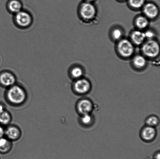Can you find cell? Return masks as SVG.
I'll return each mask as SVG.
<instances>
[{
	"label": "cell",
	"instance_id": "cell-13",
	"mask_svg": "<svg viewBox=\"0 0 160 159\" xmlns=\"http://www.w3.org/2000/svg\"><path fill=\"white\" fill-rule=\"evenodd\" d=\"M9 12L14 15L22 9V4L19 0H10L7 4Z\"/></svg>",
	"mask_w": 160,
	"mask_h": 159
},
{
	"label": "cell",
	"instance_id": "cell-18",
	"mask_svg": "<svg viewBox=\"0 0 160 159\" xmlns=\"http://www.w3.org/2000/svg\"><path fill=\"white\" fill-rule=\"evenodd\" d=\"M70 74L73 79H77L81 78L83 76V71L82 69L79 67H75L70 70Z\"/></svg>",
	"mask_w": 160,
	"mask_h": 159
},
{
	"label": "cell",
	"instance_id": "cell-5",
	"mask_svg": "<svg viewBox=\"0 0 160 159\" xmlns=\"http://www.w3.org/2000/svg\"><path fill=\"white\" fill-rule=\"evenodd\" d=\"M117 48L120 55L124 57H131L134 52V47L132 43L126 39L120 40L118 45Z\"/></svg>",
	"mask_w": 160,
	"mask_h": 159
},
{
	"label": "cell",
	"instance_id": "cell-2",
	"mask_svg": "<svg viewBox=\"0 0 160 159\" xmlns=\"http://www.w3.org/2000/svg\"><path fill=\"white\" fill-rule=\"evenodd\" d=\"M31 14L26 11L22 10L14 15V21L18 27L26 29L29 27L32 22Z\"/></svg>",
	"mask_w": 160,
	"mask_h": 159
},
{
	"label": "cell",
	"instance_id": "cell-21",
	"mask_svg": "<svg viewBox=\"0 0 160 159\" xmlns=\"http://www.w3.org/2000/svg\"><path fill=\"white\" fill-rule=\"evenodd\" d=\"M144 0H129L130 5L135 9H139L143 6Z\"/></svg>",
	"mask_w": 160,
	"mask_h": 159
},
{
	"label": "cell",
	"instance_id": "cell-9",
	"mask_svg": "<svg viewBox=\"0 0 160 159\" xmlns=\"http://www.w3.org/2000/svg\"><path fill=\"white\" fill-rule=\"evenodd\" d=\"M77 110L81 115L90 114L93 108L92 101L88 99H82L77 104Z\"/></svg>",
	"mask_w": 160,
	"mask_h": 159
},
{
	"label": "cell",
	"instance_id": "cell-3",
	"mask_svg": "<svg viewBox=\"0 0 160 159\" xmlns=\"http://www.w3.org/2000/svg\"><path fill=\"white\" fill-rule=\"evenodd\" d=\"M142 51L146 57L153 58L156 57L159 54V45L155 40H149L142 45Z\"/></svg>",
	"mask_w": 160,
	"mask_h": 159
},
{
	"label": "cell",
	"instance_id": "cell-23",
	"mask_svg": "<svg viewBox=\"0 0 160 159\" xmlns=\"http://www.w3.org/2000/svg\"><path fill=\"white\" fill-rule=\"evenodd\" d=\"M145 33L146 39H148V40H152L154 36V32L151 30H148L146 31Z\"/></svg>",
	"mask_w": 160,
	"mask_h": 159
},
{
	"label": "cell",
	"instance_id": "cell-15",
	"mask_svg": "<svg viewBox=\"0 0 160 159\" xmlns=\"http://www.w3.org/2000/svg\"><path fill=\"white\" fill-rule=\"evenodd\" d=\"M12 120L11 113L6 110L0 112V124L3 126H8Z\"/></svg>",
	"mask_w": 160,
	"mask_h": 159
},
{
	"label": "cell",
	"instance_id": "cell-28",
	"mask_svg": "<svg viewBox=\"0 0 160 159\" xmlns=\"http://www.w3.org/2000/svg\"><path fill=\"white\" fill-rule=\"evenodd\" d=\"M121 1H124V0H121Z\"/></svg>",
	"mask_w": 160,
	"mask_h": 159
},
{
	"label": "cell",
	"instance_id": "cell-24",
	"mask_svg": "<svg viewBox=\"0 0 160 159\" xmlns=\"http://www.w3.org/2000/svg\"><path fill=\"white\" fill-rule=\"evenodd\" d=\"M5 129L3 126L0 124V138L4 137Z\"/></svg>",
	"mask_w": 160,
	"mask_h": 159
},
{
	"label": "cell",
	"instance_id": "cell-14",
	"mask_svg": "<svg viewBox=\"0 0 160 159\" xmlns=\"http://www.w3.org/2000/svg\"><path fill=\"white\" fill-rule=\"evenodd\" d=\"M131 38L133 43L136 45L142 44L146 38L144 32L139 30H135L131 34Z\"/></svg>",
	"mask_w": 160,
	"mask_h": 159
},
{
	"label": "cell",
	"instance_id": "cell-8",
	"mask_svg": "<svg viewBox=\"0 0 160 159\" xmlns=\"http://www.w3.org/2000/svg\"><path fill=\"white\" fill-rule=\"evenodd\" d=\"M21 136V130L17 126L9 124L5 129L4 136L11 141H18Z\"/></svg>",
	"mask_w": 160,
	"mask_h": 159
},
{
	"label": "cell",
	"instance_id": "cell-25",
	"mask_svg": "<svg viewBox=\"0 0 160 159\" xmlns=\"http://www.w3.org/2000/svg\"><path fill=\"white\" fill-rule=\"evenodd\" d=\"M153 159H160V152H158L155 153L153 157Z\"/></svg>",
	"mask_w": 160,
	"mask_h": 159
},
{
	"label": "cell",
	"instance_id": "cell-6",
	"mask_svg": "<svg viewBox=\"0 0 160 159\" xmlns=\"http://www.w3.org/2000/svg\"><path fill=\"white\" fill-rule=\"evenodd\" d=\"M16 77L15 74L8 71L2 72L0 74V85L7 88L16 83Z\"/></svg>",
	"mask_w": 160,
	"mask_h": 159
},
{
	"label": "cell",
	"instance_id": "cell-17",
	"mask_svg": "<svg viewBox=\"0 0 160 159\" xmlns=\"http://www.w3.org/2000/svg\"><path fill=\"white\" fill-rule=\"evenodd\" d=\"M94 121L93 117L90 114L81 115L80 121L82 125L89 127L92 125Z\"/></svg>",
	"mask_w": 160,
	"mask_h": 159
},
{
	"label": "cell",
	"instance_id": "cell-12",
	"mask_svg": "<svg viewBox=\"0 0 160 159\" xmlns=\"http://www.w3.org/2000/svg\"><path fill=\"white\" fill-rule=\"evenodd\" d=\"M12 142L5 137L0 138V154L5 155L12 150Z\"/></svg>",
	"mask_w": 160,
	"mask_h": 159
},
{
	"label": "cell",
	"instance_id": "cell-16",
	"mask_svg": "<svg viewBox=\"0 0 160 159\" xmlns=\"http://www.w3.org/2000/svg\"><path fill=\"white\" fill-rule=\"evenodd\" d=\"M133 63L137 68H143L146 64V59L143 56L138 55L135 57L133 59Z\"/></svg>",
	"mask_w": 160,
	"mask_h": 159
},
{
	"label": "cell",
	"instance_id": "cell-20",
	"mask_svg": "<svg viewBox=\"0 0 160 159\" xmlns=\"http://www.w3.org/2000/svg\"><path fill=\"white\" fill-rule=\"evenodd\" d=\"M159 118L156 116H149L146 120L145 123L147 126L155 127L159 124Z\"/></svg>",
	"mask_w": 160,
	"mask_h": 159
},
{
	"label": "cell",
	"instance_id": "cell-1",
	"mask_svg": "<svg viewBox=\"0 0 160 159\" xmlns=\"http://www.w3.org/2000/svg\"><path fill=\"white\" fill-rule=\"evenodd\" d=\"M6 98V100L11 105L20 106L26 102L28 94L23 87L16 84L7 88Z\"/></svg>",
	"mask_w": 160,
	"mask_h": 159
},
{
	"label": "cell",
	"instance_id": "cell-7",
	"mask_svg": "<svg viewBox=\"0 0 160 159\" xmlns=\"http://www.w3.org/2000/svg\"><path fill=\"white\" fill-rule=\"evenodd\" d=\"M96 13V10L95 6L90 2L83 3L80 8V15L84 19H92L95 17Z\"/></svg>",
	"mask_w": 160,
	"mask_h": 159
},
{
	"label": "cell",
	"instance_id": "cell-11",
	"mask_svg": "<svg viewBox=\"0 0 160 159\" xmlns=\"http://www.w3.org/2000/svg\"><path fill=\"white\" fill-rule=\"evenodd\" d=\"M143 12L147 18L153 19L157 16L159 13V10L155 4L149 3L144 6Z\"/></svg>",
	"mask_w": 160,
	"mask_h": 159
},
{
	"label": "cell",
	"instance_id": "cell-29",
	"mask_svg": "<svg viewBox=\"0 0 160 159\" xmlns=\"http://www.w3.org/2000/svg\"></svg>",
	"mask_w": 160,
	"mask_h": 159
},
{
	"label": "cell",
	"instance_id": "cell-26",
	"mask_svg": "<svg viewBox=\"0 0 160 159\" xmlns=\"http://www.w3.org/2000/svg\"><path fill=\"white\" fill-rule=\"evenodd\" d=\"M6 110L5 106H4L3 104H0V112L3 111L5 110Z\"/></svg>",
	"mask_w": 160,
	"mask_h": 159
},
{
	"label": "cell",
	"instance_id": "cell-22",
	"mask_svg": "<svg viewBox=\"0 0 160 159\" xmlns=\"http://www.w3.org/2000/svg\"><path fill=\"white\" fill-rule=\"evenodd\" d=\"M122 35H123V33L120 29H114L112 31V36L114 40H120L121 39Z\"/></svg>",
	"mask_w": 160,
	"mask_h": 159
},
{
	"label": "cell",
	"instance_id": "cell-4",
	"mask_svg": "<svg viewBox=\"0 0 160 159\" xmlns=\"http://www.w3.org/2000/svg\"><path fill=\"white\" fill-rule=\"evenodd\" d=\"M72 88L73 91L76 94L84 95L90 91L91 85L90 82L87 79L81 78L75 81Z\"/></svg>",
	"mask_w": 160,
	"mask_h": 159
},
{
	"label": "cell",
	"instance_id": "cell-10",
	"mask_svg": "<svg viewBox=\"0 0 160 159\" xmlns=\"http://www.w3.org/2000/svg\"><path fill=\"white\" fill-rule=\"evenodd\" d=\"M156 135V131L155 128L147 125L142 129L141 133V138L146 142L153 141Z\"/></svg>",
	"mask_w": 160,
	"mask_h": 159
},
{
	"label": "cell",
	"instance_id": "cell-19",
	"mask_svg": "<svg viewBox=\"0 0 160 159\" xmlns=\"http://www.w3.org/2000/svg\"><path fill=\"white\" fill-rule=\"evenodd\" d=\"M148 20L146 17L139 16L136 20V26L140 29H145L148 26Z\"/></svg>",
	"mask_w": 160,
	"mask_h": 159
},
{
	"label": "cell",
	"instance_id": "cell-27",
	"mask_svg": "<svg viewBox=\"0 0 160 159\" xmlns=\"http://www.w3.org/2000/svg\"><path fill=\"white\" fill-rule=\"evenodd\" d=\"M86 1L88 2H92L94 1V0H86Z\"/></svg>",
	"mask_w": 160,
	"mask_h": 159
}]
</instances>
